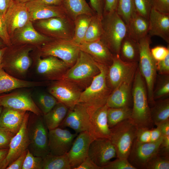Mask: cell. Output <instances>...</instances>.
I'll return each mask as SVG.
<instances>
[{
	"label": "cell",
	"instance_id": "51",
	"mask_svg": "<svg viewBox=\"0 0 169 169\" xmlns=\"http://www.w3.org/2000/svg\"><path fill=\"white\" fill-rule=\"evenodd\" d=\"M0 37L8 47L11 45V38L8 33L4 19L0 16Z\"/></svg>",
	"mask_w": 169,
	"mask_h": 169
},
{
	"label": "cell",
	"instance_id": "24",
	"mask_svg": "<svg viewBox=\"0 0 169 169\" xmlns=\"http://www.w3.org/2000/svg\"><path fill=\"white\" fill-rule=\"evenodd\" d=\"M108 108L106 104L90 114L88 132L94 139H110V130L108 125L107 117Z\"/></svg>",
	"mask_w": 169,
	"mask_h": 169
},
{
	"label": "cell",
	"instance_id": "25",
	"mask_svg": "<svg viewBox=\"0 0 169 169\" xmlns=\"http://www.w3.org/2000/svg\"><path fill=\"white\" fill-rule=\"evenodd\" d=\"M79 46L80 50L89 54L96 62L108 67L111 64L114 54L100 39L83 42Z\"/></svg>",
	"mask_w": 169,
	"mask_h": 169
},
{
	"label": "cell",
	"instance_id": "14",
	"mask_svg": "<svg viewBox=\"0 0 169 169\" xmlns=\"http://www.w3.org/2000/svg\"><path fill=\"white\" fill-rule=\"evenodd\" d=\"M77 134L60 127L49 130L48 147L50 154L56 156L66 154Z\"/></svg>",
	"mask_w": 169,
	"mask_h": 169
},
{
	"label": "cell",
	"instance_id": "11",
	"mask_svg": "<svg viewBox=\"0 0 169 169\" xmlns=\"http://www.w3.org/2000/svg\"><path fill=\"white\" fill-rule=\"evenodd\" d=\"M162 138L155 142L141 143L135 139L127 158L136 169H145L149 161L159 150Z\"/></svg>",
	"mask_w": 169,
	"mask_h": 169
},
{
	"label": "cell",
	"instance_id": "38",
	"mask_svg": "<svg viewBox=\"0 0 169 169\" xmlns=\"http://www.w3.org/2000/svg\"><path fill=\"white\" fill-rule=\"evenodd\" d=\"M43 160V169H71L66 154L56 156L49 153Z\"/></svg>",
	"mask_w": 169,
	"mask_h": 169
},
{
	"label": "cell",
	"instance_id": "55",
	"mask_svg": "<svg viewBox=\"0 0 169 169\" xmlns=\"http://www.w3.org/2000/svg\"><path fill=\"white\" fill-rule=\"evenodd\" d=\"M74 169H102L96 164L88 156Z\"/></svg>",
	"mask_w": 169,
	"mask_h": 169
},
{
	"label": "cell",
	"instance_id": "6",
	"mask_svg": "<svg viewBox=\"0 0 169 169\" xmlns=\"http://www.w3.org/2000/svg\"><path fill=\"white\" fill-rule=\"evenodd\" d=\"M150 36L148 35L138 42L139 55L138 68L145 82L148 103L153 105L154 86L156 75V61L151 52Z\"/></svg>",
	"mask_w": 169,
	"mask_h": 169
},
{
	"label": "cell",
	"instance_id": "12",
	"mask_svg": "<svg viewBox=\"0 0 169 169\" xmlns=\"http://www.w3.org/2000/svg\"><path fill=\"white\" fill-rule=\"evenodd\" d=\"M138 62H130L122 59L119 55L114 54L112 62L108 67L106 76L107 83L112 91L123 80L135 72Z\"/></svg>",
	"mask_w": 169,
	"mask_h": 169
},
{
	"label": "cell",
	"instance_id": "27",
	"mask_svg": "<svg viewBox=\"0 0 169 169\" xmlns=\"http://www.w3.org/2000/svg\"><path fill=\"white\" fill-rule=\"evenodd\" d=\"M27 111L3 107L0 115V126L16 134L22 125Z\"/></svg>",
	"mask_w": 169,
	"mask_h": 169
},
{
	"label": "cell",
	"instance_id": "63",
	"mask_svg": "<svg viewBox=\"0 0 169 169\" xmlns=\"http://www.w3.org/2000/svg\"><path fill=\"white\" fill-rule=\"evenodd\" d=\"M3 107L0 105V115L2 112Z\"/></svg>",
	"mask_w": 169,
	"mask_h": 169
},
{
	"label": "cell",
	"instance_id": "7",
	"mask_svg": "<svg viewBox=\"0 0 169 169\" xmlns=\"http://www.w3.org/2000/svg\"><path fill=\"white\" fill-rule=\"evenodd\" d=\"M138 129L131 119H126L110 128V140L115 147L116 157L127 159Z\"/></svg>",
	"mask_w": 169,
	"mask_h": 169
},
{
	"label": "cell",
	"instance_id": "36",
	"mask_svg": "<svg viewBox=\"0 0 169 169\" xmlns=\"http://www.w3.org/2000/svg\"><path fill=\"white\" fill-rule=\"evenodd\" d=\"M132 109L129 106L109 108L107 114L108 123L110 128L120 122L131 118Z\"/></svg>",
	"mask_w": 169,
	"mask_h": 169
},
{
	"label": "cell",
	"instance_id": "16",
	"mask_svg": "<svg viewBox=\"0 0 169 169\" xmlns=\"http://www.w3.org/2000/svg\"><path fill=\"white\" fill-rule=\"evenodd\" d=\"M31 49L30 48L24 49L14 55L7 48L3 57L2 68L8 73L14 72L21 75L24 74L32 64L29 56V52Z\"/></svg>",
	"mask_w": 169,
	"mask_h": 169
},
{
	"label": "cell",
	"instance_id": "21",
	"mask_svg": "<svg viewBox=\"0 0 169 169\" xmlns=\"http://www.w3.org/2000/svg\"><path fill=\"white\" fill-rule=\"evenodd\" d=\"M94 139L88 131L79 133L66 154L71 169L79 165L88 156L89 148Z\"/></svg>",
	"mask_w": 169,
	"mask_h": 169
},
{
	"label": "cell",
	"instance_id": "30",
	"mask_svg": "<svg viewBox=\"0 0 169 169\" xmlns=\"http://www.w3.org/2000/svg\"><path fill=\"white\" fill-rule=\"evenodd\" d=\"M15 33H16L18 40L23 43L42 45L52 39L37 32L30 21L23 27L17 30Z\"/></svg>",
	"mask_w": 169,
	"mask_h": 169
},
{
	"label": "cell",
	"instance_id": "57",
	"mask_svg": "<svg viewBox=\"0 0 169 169\" xmlns=\"http://www.w3.org/2000/svg\"><path fill=\"white\" fill-rule=\"evenodd\" d=\"M12 0H0V16L4 19L6 13Z\"/></svg>",
	"mask_w": 169,
	"mask_h": 169
},
{
	"label": "cell",
	"instance_id": "42",
	"mask_svg": "<svg viewBox=\"0 0 169 169\" xmlns=\"http://www.w3.org/2000/svg\"><path fill=\"white\" fill-rule=\"evenodd\" d=\"M43 158L34 156L28 149L22 169H43Z\"/></svg>",
	"mask_w": 169,
	"mask_h": 169
},
{
	"label": "cell",
	"instance_id": "19",
	"mask_svg": "<svg viewBox=\"0 0 169 169\" xmlns=\"http://www.w3.org/2000/svg\"><path fill=\"white\" fill-rule=\"evenodd\" d=\"M88 157L102 168L111 159L116 157V153L109 139L97 138L93 140L90 145Z\"/></svg>",
	"mask_w": 169,
	"mask_h": 169
},
{
	"label": "cell",
	"instance_id": "39",
	"mask_svg": "<svg viewBox=\"0 0 169 169\" xmlns=\"http://www.w3.org/2000/svg\"><path fill=\"white\" fill-rule=\"evenodd\" d=\"M32 97L43 115L49 112L58 102L49 93H40Z\"/></svg>",
	"mask_w": 169,
	"mask_h": 169
},
{
	"label": "cell",
	"instance_id": "22",
	"mask_svg": "<svg viewBox=\"0 0 169 169\" xmlns=\"http://www.w3.org/2000/svg\"><path fill=\"white\" fill-rule=\"evenodd\" d=\"M26 5L32 22L53 17H69L63 6L46 5L37 0H33Z\"/></svg>",
	"mask_w": 169,
	"mask_h": 169
},
{
	"label": "cell",
	"instance_id": "5",
	"mask_svg": "<svg viewBox=\"0 0 169 169\" xmlns=\"http://www.w3.org/2000/svg\"><path fill=\"white\" fill-rule=\"evenodd\" d=\"M102 22L100 40L114 54L119 55L121 43L127 33L126 24L116 11L104 15Z\"/></svg>",
	"mask_w": 169,
	"mask_h": 169
},
{
	"label": "cell",
	"instance_id": "33",
	"mask_svg": "<svg viewBox=\"0 0 169 169\" xmlns=\"http://www.w3.org/2000/svg\"><path fill=\"white\" fill-rule=\"evenodd\" d=\"M119 55L125 61L138 62L139 55L138 42L127 34L121 43Z\"/></svg>",
	"mask_w": 169,
	"mask_h": 169
},
{
	"label": "cell",
	"instance_id": "23",
	"mask_svg": "<svg viewBox=\"0 0 169 169\" xmlns=\"http://www.w3.org/2000/svg\"><path fill=\"white\" fill-rule=\"evenodd\" d=\"M135 72L127 77L112 91L106 103L108 107L129 106L131 86Z\"/></svg>",
	"mask_w": 169,
	"mask_h": 169
},
{
	"label": "cell",
	"instance_id": "26",
	"mask_svg": "<svg viewBox=\"0 0 169 169\" xmlns=\"http://www.w3.org/2000/svg\"><path fill=\"white\" fill-rule=\"evenodd\" d=\"M148 35L156 36L169 43V14L159 12L152 8L149 18Z\"/></svg>",
	"mask_w": 169,
	"mask_h": 169
},
{
	"label": "cell",
	"instance_id": "58",
	"mask_svg": "<svg viewBox=\"0 0 169 169\" xmlns=\"http://www.w3.org/2000/svg\"><path fill=\"white\" fill-rule=\"evenodd\" d=\"M40 2L48 5L63 6L65 0H37Z\"/></svg>",
	"mask_w": 169,
	"mask_h": 169
},
{
	"label": "cell",
	"instance_id": "13",
	"mask_svg": "<svg viewBox=\"0 0 169 169\" xmlns=\"http://www.w3.org/2000/svg\"><path fill=\"white\" fill-rule=\"evenodd\" d=\"M4 20L11 38L15 32L30 21L26 3L12 0L5 14Z\"/></svg>",
	"mask_w": 169,
	"mask_h": 169
},
{
	"label": "cell",
	"instance_id": "47",
	"mask_svg": "<svg viewBox=\"0 0 169 169\" xmlns=\"http://www.w3.org/2000/svg\"><path fill=\"white\" fill-rule=\"evenodd\" d=\"M151 54L156 61L164 59L169 54V48L158 46L151 49Z\"/></svg>",
	"mask_w": 169,
	"mask_h": 169
},
{
	"label": "cell",
	"instance_id": "20",
	"mask_svg": "<svg viewBox=\"0 0 169 169\" xmlns=\"http://www.w3.org/2000/svg\"><path fill=\"white\" fill-rule=\"evenodd\" d=\"M90 115L87 108L81 103L69 109L67 114L59 127H68L78 134L88 131Z\"/></svg>",
	"mask_w": 169,
	"mask_h": 169
},
{
	"label": "cell",
	"instance_id": "29",
	"mask_svg": "<svg viewBox=\"0 0 169 169\" xmlns=\"http://www.w3.org/2000/svg\"><path fill=\"white\" fill-rule=\"evenodd\" d=\"M127 26V34L138 42L148 35L149 19L135 13L130 20Z\"/></svg>",
	"mask_w": 169,
	"mask_h": 169
},
{
	"label": "cell",
	"instance_id": "56",
	"mask_svg": "<svg viewBox=\"0 0 169 169\" xmlns=\"http://www.w3.org/2000/svg\"><path fill=\"white\" fill-rule=\"evenodd\" d=\"M151 142H155L159 141L162 138L161 130L158 126L156 128L151 129Z\"/></svg>",
	"mask_w": 169,
	"mask_h": 169
},
{
	"label": "cell",
	"instance_id": "44",
	"mask_svg": "<svg viewBox=\"0 0 169 169\" xmlns=\"http://www.w3.org/2000/svg\"><path fill=\"white\" fill-rule=\"evenodd\" d=\"M136 13L148 19L152 8V0H134Z\"/></svg>",
	"mask_w": 169,
	"mask_h": 169
},
{
	"label": "cell",
	"instance_id": "52",
	"mask_svg": "<svg viewBox=\"0 0 169 169\" xmlns=\"http://www.w3.org/2000/svg\"><path fill=\"white\" fill-rule=\"evenodd\" d=\"M90 7L95 13L103 18L104 13V0H89Z\"/></svg>",
	"mask_w": 169,
	"mask_h": 169
},
{
	"label": "cell",
	"instance_id": "15",
	"mask_svg": "<svg viewBox=\"0 0 169 169\" xmlns=\"http://www.w3.org/2000/svg\"><path fill=\"white\" fill-rule=\"evenodd\" d=\"M0 105L29 111L38 115H43L28 93L16 92L0 95Z\"/></svg>",
	"mask_w": 169,
	"mask_h": 169
},
{
	"label": "cell",
	"instance_id": "37",
	"mask_svg": "<svg viewBox=\"0 0 169 169\" xmlns=\"http://www.w3.org/2000/svg\"><path fill=\"white\" fill-rule=\"evenodd\" d=\"M102 19L96 14L92 16L83 42H91L100 39L103 33Z\"/></svg>",
	"mask_w": 169,
	"mask_h": 169
},
{
	"label": "cell",
	"instance_id": "10",
	"mask_svg": "<svg viewBox=\"0 0 169 169\" xmlns=\"http://www.w3.org/2000/svg\"><path fill=\"white\" fill-rule=\"evenodd\" d=\"M81 89L75 83L61 79L54 81L49 86L48 90L58 102L70 109L79 103Z\"/></svg>",
	"mask_w": 169,
	"mask_h": 169
},
{
	"label": "cell",
	"instance_id": "17",
	"mask_svg": "<svg viewBox=\"0 0 169 169\" xmlns=\"http://www.w3.org/2000/svg\"><path fill=\"white\" fill-rule=\"evenodd\" d=\"M29 116V112L27 111L20 129L11 139L2 169H6L23 151L28 149L29 141L27 125Z\"/></svg>",
	"mask_w": 169,
	"mask_h": 169
},
{
	"label": "cell",
	"instance_id": "34",
	"mask_svg": "<svg viewBox=\"0 0 169 169\" xmlns=\"http://www.w3.org/2000/svg\"><path fill=\"white\" fill-rule=\"evenodd\" d=\"M151 108V117L153 124L156 126L169 120L168 98L156 101Z\"/></svg>",
	"mask_w": 169,
	"mask_h": 169
},
{
	"label": "cell",
	"instance_id": "53",
	"mask_svg": "<svg viewBox=\"0 0 169 169\" xmlns=\"http://www.w3.org/2000/svg\"><path fill=\"white\" fill-rule=\"evenodd\" d=\"M27 150L28 149L23 151L18 157L8 166L6 169H22L27 153Z\"/></svg>",
	"mask_w": 169,
	"mask_h": 169
},
{
	"label": "cell",
	"instance_id": "50",
	"mask_svg": "<svg viewBox=\"0 0 169 169\" xmlns=\"http://www.w3.org/2000/svg\"><path fill=\"white\" fill-rule=\"evenodd\" d=\"M157 71L162 75H169V54L163 59L156 61Z\"/></svg>",
	"mask_w": 169,
	"mask_h": 169
},
{
	"label": "cell",
	"instance_id": "1",
	"mask_svg": "<svg viewBox=\"0 0 169 169\" xmlns=\"http://www.w3.org/2000/svg\"><path fill=\"white\" fill-rule=\"evenodd\" d=\"M100 72L90 84L82 91L79 103L84 105L90 114L106 104L112 90L108 85L106 76L108 67L97 62Z\"/></svg>",
	"mask_w": 169,
	"mask_h": 169
},
{
	"label": "cell",
	"instance_id": "62",
	"mask_svg": "<svg viewBox=\"0 0 169 169\" xmlns=\"http://www.w3.org/2000/svg\"><path fill=\"white\" fill-rule=\"evenodd\" d=\"M14 1L22 3H26L33 0H13Z\"/></svg>",
	"mask_w": 169,
	"mask_h": 169
},
{
	"label": "cell",
	"instance_id": "46",
	"mask_svg": "<svg viewBox=\"0 0 169 169\" xmlns=\"http://www.w3.org/2000/svg\"><path fill=\"white\" fill-rule=\"evenodd\" d=\"M15 135L9 130L0 126V149L9 148L11 141Z\"/></svg>",
	"mask_w": 169,
	"mask_h": 169
},
{
	"label": "cell",
	"instance_id": "48",
	"mask_svg": "<svg viewBox=\"0 0 169 169\" xmlns=\"http://www.w3.org/2000/svg\"><path fill=\"white\" fill-rule=\"evenodd\" d=\"M136 139L138 141L141 143L151 142V129L138 128Z\"/></svg>",
	"mask_w": 169,
	"mask_h": 169
},
{
	"label": "cell",
	"instance_id": "35",
	"mask_svg": "<svg viewBox=\"0 0 169 169\" xmlns=\"http://www.w3.org/2000/svg\"><path fill=\"white\" fill-rule=\"evenodd\" d=\"M93 16L81 15L74 20V34L72 40L77 44L79 45L83 42Z\"/></svg>",
	"mask_w": 169,
	"mask_h": 169
},
{
	"label": "cell",
	"instance_id": "45",
	"mask_svg": "<svg viewBox=\"0 0 169 169\" xmlns=\"http://www.w3.org/2000/svg\"><path fill=\"white\" fill-rule=\"evenodd\" d=\"M102 169H136L128 161L127 159L117 158L110 161L102 167Z\"/></svg>",
	"mask_w": 169,
	"mask_h": 169
},
{
	"label": "cell",
	"instance_id": "60",
	"mask_svg": "<svg viewBox=\"0 0 169 169\" xmlns=\"http://www.w3.org/2000/svg\"><path fill=\"white\" fill-rule=\"evenodd\" d=\"M8 46L0 49V69L2 68V62L3 55L6 50Z\"/></svg>",
	"mask_w": 169,
	"mask_h": 169
},
{
	"label": "cell",
	"instance_id": "32",
	"mask_svg": "<svg viewBox=\"0 0 169 169\" xmlns=\"http://www.w3.org/2000/svg\"><path fill=\"white\" fill-rule=\"evenodd\" d=\"M69 17L74 21L78 16L95 14L85 0H65L63 5Z\"/></svg>",
	"mask_w": 169,
	"mask_h": 169
},
{
	"label": "cell",
	"instance_id": "28",
	"mask_svg": "<svg viewBox=\"0 0 169 169\" xmlns=\"http://www.w3.org/2000/svg\"><path fill=\"white\" fill-rule=\"evenodd\" d=\"M42 82L31 81L15 78L2 68L0 69V95L17 89L43 85Z\"/></svg>",
	"mask_w": 169,
	"mask_h": 169
},
{
	"label": "cell",
	"instance_id": "2",
	"mask_svg": "<svg viewBox=\"0 0 169 169\" xmlns=\"http://www.w3.org/2000/svg\"><path fill=\"white\" fill-rule=\"evenodd\" d=\"M132 96L133 106L131 119L138 128H153V123L148 102L147 90L144 79L138 66L133 81Z\"/></svg>",
	"mask_w": 169,
	"mask_h": 169
},
{
	"label": "cell",
	"instance_id": "8",
	"mask_svg": "<svg viewBox=\"0 0 169 169\" xmlns=\"http://www.w3.org/2000/svg\"><path fill=\"white\" fill-rule=\"evenodd\" d=\"M40 56L56 57L70 67L75 63L80 50L79 45L72 39H52L39 48Z\"/></svg>",
	"mask_w": 169,
	"mask_h": 169
},
{
	"label": "cell",
	"instance_id": "54",
	"mask_svg": "<svg viewBox=\"0 0 169 169\" xmlns=\"http://www.w3.org/2000/svg\"><path fill=\"white\" fill-rule=\"evenodd\" d=\"M118 0H104L103 15L116 10Z\"/></svg>",
	"mask_w": 169,
	"mask_h": 169
},
{
	"label": "cell",
	"instance_id": "59",
	"mask_svg": "<svg viewBox=\"0 0 169 169\" xmlns=\"http://www.w3.org/2000/svg\"><path fill=\"white\" fill-rule=\"evenodd\" d=\"M8 148L0 149V169H2L3 164L8 151Z\"/></svg>",
	"mask_w": 169,
	"mask_h": 169
},
{
	"label": "cell",
	"instance_id": "49",
	"mask_svg": "<svg viewBox=\"0 0 169 169\" xmlns=\"http://www.w3.org/2000/svg\"><path fill=\"white\" fill-rule=\"evenodd\" d=\"M152 8L161 13L169 14V0H152Z\"/></svg>",
	"mask_w": 169,
	"mask_h": 169
},
{
	"label": "cell",
	"instance_id": "9",
	"mask_svg": "<svg viewBox=\"0 0 169 169\" xmlns=\"http://www.w3.org/2000/svg\"><path fill=\"white\" fill-rule=\"evenodd\" d=\"M37 26L43 34L51 39H73L74 21L69 17H53L40 20Z\"/></svg>",
	"mask_w": 169,
	"mask_h": 169
},
{
	"label": "cell",
	"instance_id": "40",
	"mask_svg": "<svg viewBox=\"0 0 169 169\" xmlns=\"http://www.w3.org/2000/svg\"><path fill=\"white\" fill-rule=\"evenodd\" d=\"M116 11L127 25L136 13L134 0H118Z\"/></svg>",
	"mask_w": 169,
	"mask_h": 169
},
{
	"label": "cell",
	"instance_id": "3",
	"mask_svg": "<svg viewBox=\"0 0 169 169\" xmlns=\"http://www.w3.org/2000/svg\"><path fill=\"white\" fill-rule=\"evenodd\" d=\"M28 149L34 156L44 158L49 153L48 130L43 116L29 112L27 125Z\"/></svg>",
	"mask_w": 169,
	"mask_h": 169
},
{
	"label": "cell",
	"instance_id": "43",
	"mask_svg": "<svg viewBox=\"0 0 169 169\" xmlns=\"http://www.w3.org/2000/svg\"><path fill=\"white\" fill-rule=\"evenodd\" d=\"M159 80L156 90H154L153 97L154 100L160 99L169 94V75H162Z\"/></svg>",
	"mask_w": 169,
	"mask_h": 169
},
{
	"label": "cell",
	"instance_id": "4",
	"mask_svg": "<svg viewBox=\"0 0 169 169\" xmlns=\"http://www.w3.org/2000/svg\"><path fill=\"white\" fill-rule=\"evenodd\" d=\"M100 72L97 62L89 54L80 50L74 64L67 71L62 79L72 82L84 89Z\"/></svg>",
	"mask_w": 169,
	"mask_h": 169
},
{
	"label": "cell",
	"instance_id": "41",
	"mask_svg": "<svg viewBox=\"0 0 169 169\" xmlns=\"http://www.w3.org/2000/svg\"><path fill=\"white\" fill-rule=\"evenodd\" d=\"M169 155L159 151L147 162L145 169H169Z\"/></svg>",
	"mask_w": 169,
	"mask_h": 169
},
{
	"label": "cell",
	"instance_id": "61",
	"mask_svg": "<svg viewBox=\"0 0 169 169\" xmlns=\"http://www.w3.org/2000/svg\"><path fill=\"white\" fill-rule=\"evenodd\" d=\"M7 46L2 39L0 37V49Z\"/></svg>",
	"mask_w": 169,
	"mask_h": 169
},
{
	"label": "cell",
	"instance_id": "18",
	"mask_svg": "<svg viewBox=\"0 0 169 169\" xmlns=\"http://www.w3.org/2000/svg\"><path fill=\"white\" fill-rule=\"evenodd\" d=\"M36 66L37 73L47 79L52 81L62 79L70 68L59 59L53 56L39 58Z\"/></svg>",
	"mask_w": 169,
	"mask_h": 169
},
{
	"label": "cell",
	"instance_id": "31",
	"mask_svg": "<svg viewBox=\"0 0 169 169\" xmlns=\"http://www.w3.org/2000/svg\"><path fill=\"white\" fill-rule=\"evenodd\" d=\"M68 110L64 104L58 102L52 110L43 115L49 131L59 127L65 117Z\"/></svg>",
	"mask_w": 169,
	"mask_h": 169
}]
</instances>
